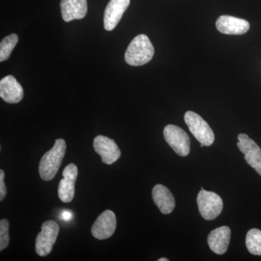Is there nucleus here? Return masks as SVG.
<instances>
[{"label":"nucleus","mask_w":261,"mask_h":261,"mask_svg":"<svg viewBox=\"0 0 261 261\" xmlns=\"http://www.w3.org/2000/svg\"><path fill=\"white\" fill-rule=\"evenodd\" d=\"M154 49L148 37L140 34L134 38L125 53V61L132 66H141L153 58Z\"/></svg>","instance_id":"f03ea898"},{"label":"nucleus","mask_w":261,"mask_h":261,"mask_svg":"<svg viewBox=\"0 0 261 261\" xmlns=\"http://www.w3.org/2000/svg\"><path fill=\"white\" fill-rule=\"evenodd\" d=\"M94 149L102 158V163L111 165L121 157V150L115 141L106 136L99 135L94 140Z\"/></svg>","instance_id":"6e6552de"},{"label":"nucleus","mask_w":261,"mask_h":261,"mask_svg":"<svg viewBox=\"0 0 261 261\" xmlns=\"http://www.w3.org/2000/svg\"><path fill=\"white\" fill-rule=\"evenodd\" d=\"M61 217V219L65 220V221H70L73 217V214L70 213V211H64V212L62 213Z\"/></svg>","instance_id":"412c9836"},{"label":"nucleus","mask_w":261,"mask_h":261,"mask_svg":"<svg viewBox=\"0 0 261 261\" xmlns=\"http://www.w3.org/2000/svg\"><path fill=\"white\" fill-rule=\"evenodd\" d=\"M246 246L252 255H261V231L257 228H252L246 235Z\"/></svg>","instance_id":"f3484780"},{"label":"nucleus","mask_w":261,"mask_h":261,"mask_svg":"<svg viewBox=\"0 0 261 261\" xmlns=\"http://www.w3.org/2000/svg\"><path fill=\"white\" fill-rule=\"evenodd\" d=\"M18 42V37L15 34H10L2 40L0 43V62L5 61L10 58Z\"/></svg>","instance_id":"a211bd4d"},{"label":"nucleus","mask_w":261,"mask_h":261,"mask_svg":"<svg viewBox=\"0 0 261 261\" xmlns=\"http://www.w3.org/2000/svg\"><path fill=\"white\" fill-rule=\"evenodd\" d=\"M152 199L163 214H169L174 209L175 199L172 193L164 185H157L152 189Z\"/></svg>","instance_id":"dca6fc26"},{"label":"nucleus","mask_w":261,"mask_h":261,"mask_svg":"<svg viewBox=\"0 0 261 261\" xmlns=\"http://www.w3.org/2000/svg\"><path fill=\"white\" fill-rule=\"evenodd\" d=\"M238 147L245 161L261 176V149L256 142L245 134L238 135Z\"/></svg>","instance_id":"0eeeda50"},{"label":"nucleus","mask_w":261,"mask_h":261,"mask_svg":"<svg viewBox=\"0 0 261 261\" xmlns=\"http://www.w3.org/2000/svg\"><path fill=\"white\" fill-rule=\"evenodd\" d=\"M60 227L56 221H45L42 226V231L38 233L36 240V251L39 256H47L53 250L59 233Z\"/></svg>","instance_id":"423d86ee"},{"label":"nucleus","mask_w":261,"mask_h":261,"mask_svg":"<svg viewBox=\"0 0 261 261\" xmlns=\"http://www.w3.org/2000/svg\"><path fill=\"white\" fill-rule=\"evenodd\" d=\"M63 179L58 187V196L62 202H70L73 200L75 195V183L78 176V168L73 163L64 168Z\"/></svg>","instance_id":"1a4fd4ad"},{"label":"nucleus","mask_w":261,"mask_h":261,"mask_svg":"<svg viewBox=\"0 0 261 261\" xmlns=\"http://www.w3.org/2000/svg\"><path fill=\"white\" fill-rule=\"evenodd\" d=\"M116 225V217L114 213L110 210L104 211L92 225V235L97 240H106L114 233Z\"/></svg>","instance_id":"9d476101"},{"label":"nucleus","mask_w":261,"mask_h":261,"mask_svg":"<svg viewBox=\"0 0 261 261\" xmlns=\"http://www.w3.org/2000/svg\"><path fill=\"white\" fill-rule=\"evenodd\" d=\"M9 221L7 219L0 221V250L3 251L9 245Z\"/></svg>","instance_id":"6ab92c4d"},{"label":"nucleus","mask_w":261,"mask_h":261,"mask_svg":"<svg viewBox=\"0 0 261 261\" xmlns=\"http://www.w3.org/2000/svg\"><path fill=\"white\" fill-rule=\"evenodd\" d=\"M231 239V229L226 226L213 230L209 233L207 243L213 252L218 255H223L227 250Z\"/></svg>","instance_id":"4468645a"},{"label":"nucleus","mask_w":261,"mask_h":261,"mask_svg":"<svg viewBox=\"0 0 261 261\" xmlns=\"http://www.w3.org/2000/svg\"><path fill=\"white\" fill-rule=\"evenodd\" d=\"M23 87L13 75H9L0 81V97L5 102L14 104L23 99Z\"/></svg>","instance_id":"f8f14e48"},{"label":"nucleus","mask_w":261,"mask_h":261,"mask_svg":"<svg viewBox=\"0 0 261 261\" xmlns=\"http://www.w3.org/2000/svg\"><path fill=\"white\" fill-rule=\"evenodd\" d=\"M158 260H159V261H168V259L165 258V257H162V258H160Z\"/></svg>","instance_id":"4be33fe9"},{"label":"nucleus","mask_w":261,"mask_h":261,"mask_svg":"<svg viewBox=\"0 0 261 261\" xmlns=\"http://www.w3.org/2000/svg\"><path fill=\"white\" fill-rule=\"evenodd\" d=\"M197 202L199 212L207 221L216 219L222 212L224 206L222 199L214 192L201 190L197 195Z\"/></svg>","instance_id":"20e7f679"},{"label":"nucleus","mask_w":261,"mask_h":261,"mask_svg":"<svg viewBox=\"0 0 261 261\" xmlns=\"http://www.w3.org/2000/svg\"><path fill=\"white\" fill-rule=\"evenodd\" d=\"M62 17L65 22L81 20L87 13V0H61Z\"/></svg>","instance_id":"2eb2a0df"},{"label":"nucleus","mask_w":261,"mask_h":261,"mask_svg":"<svg viewBox=\"0 0 261 261\" xmlns=\"http://www.w3.org/2000/svg\"><path fill=\"white\" fill-rule=\"evenodd\" d=\"M216 25L219 32L228 35H242L250 29V23L246 20L230 15L220 16Z\"/></svg>","instance_id":"ddd939ff"},{"label":"nucleus","mask_w":261,"mask_h":261,"mask_svg":"<svg viewBox=\"0 0 261 261\" xmlns=\"http://www.w3.org/2000/svg\"><path fill=\"white\" fill-rule=\"evenodd\" d=\"M165 140L176 154L186 157L190 152V139L182 128L169 124L163 130Z\"/></svg>","instance_id":"39448f33"},{"label":"nucleus","mask_w":261,"mask_h":261,"mask_svg":"<svg viewBox=\"0 0 261 261\" xmlns=\"http://www.w3.org/2000/svg\"><path fill=\"white\" fill-rule=\"evenodd\" d=\"M129 5L130 0H110L103 18L106 31H113L116 28Z\"/></svg>","instance_id":"9b49d317"},{"label":"nucleus","mask_w":261,"mask_h":261,"mask_svg":"<svg viewBox=\"0 0 261 261\" xmlns=\"http://www.w3.org/2000/svg\"><path fill=\"white\" fill-rule=\"evenodd\" d=\"M5 172L3 170H0V201L4 200L7 195V187L4 181Z\"/></svg>","instance_id":"aec40b11"},{"label":"nucleus","mask_w":261,"mask_h":261,"mask_svg":"<svg viewBox=\"0 0 261 261\" xmlns=\"http://www.w3.org/2000/svg\"><path fill=\"white\" fill-rule=\"evenodd\" d=\"M185 121L192 135L200 144L206 147L214 144V132L202 117L192 111H187L185 115Z\"/></svg>","instance_id":"7ed1b4c3"},{"label":"nucleus","mask_w":261,"mask_h":261,"mask_svg":"<svg viewBox=\"0 0 261 261\" xmlns=\"http://www.w3.org/2000/svg\"><path fill=\"white\" fill-rule=\"evenodd\" d=\"M66 152V143L63 139H58L50 150L42 156L39 162V172L44 181L53 179L61 167Z\"/></svg>","instance_id":"f257e3e1"}]
</instances>
